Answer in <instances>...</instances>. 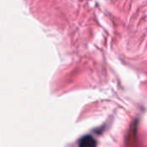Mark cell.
<instances>
[{"label":"cell","mask_w":147,"mask_h":147,"mask_svg":"<svg viewBox=\"0 0 147 147\" xmlns=\"http://www.w3.org/2000/svg\"><path fill=\"white\" fill-rule=\"evenodd\" d=\"M96 142L91 136H85L84 137L80 142H79V147H96Z\"/></svg>","instance_id":"6da1fadb"}]
</instances>
